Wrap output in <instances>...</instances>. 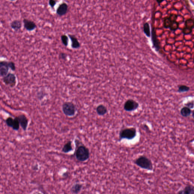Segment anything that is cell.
<instances>
[{
    "label": "cell",
    "instance_id": "20",
    "mask_svg": "<svg viewBox=\"0 0 194 194\" xmlns=\"http://www.w3.org/2000/svg\"><path fill=\"white\" fill-rule=\"evenodd\" d=\"M73 147L72 146V142L70 141L65 144L62 149V151L64 153H67L73 151Z\"/></svg>",
    "mask_w": 194,
    "mask_h": 194
},
{
    "label": "cell",
    "instance_id": "30",
    "mask_svg": "<svg viewBox=\"0 0 194 194\" xmlns=\"http://www.w3.org/2000/svg\"><path fill=\"white\" fill-rule=\"evenodd\" d=\"M186 106L189 108L190 109H193L194 107V103L193 102H188L185 104Z\"/></svg>",
    "mask_w": 194,
    "mask_h": 194
},
{
    "label": "cell",
    "instance_id": "1",
    "mask_svg": "<svg viewBox=\"0 0 194 194\" xmlns=\"http://www.w3.org/2000/svg\"><path fill=\"white\" fill-rule=\"evenodd\" d=\"M134 163L138 167L148 171L153 170V164L151 161L144 156H140L133 161Z\"/></svg>",
    "mask_w": 194,
    "mask_h": 194
},
{
    "label": "cell",
    "instance_id": "26",
    "mask_svg": "<svg viewBox=\"0 0 194 194\" xmlns=\"http://www.w3.org/2000/svg\"><path fill=\"white\" fill-rule=\"evenodd\" d=\"M178 26L179 24L178 22H176V21H175L171 25L170 28L172 31H176V30H177L178 29Z\"/></svg>",
    "mask_w": 194,
    "mask_h": 194
},
{
    "label": "cell",
    "instance_id": "4",
    "mask_svg": "<svg viewBox=\"0 0 194 194\" xmlns=\"http://www.w3.org/2000/svg\"><path fill=\"white\" fill-rule=\"evenodd\" d=\"M62 110L64 114L68 117H73L76 112V107L72 102H66L62 105Z\"/></svg>",
    "mask_w": 194,
    "mask_h": 194
},
{
    "label": "cell",
    "instance_id": "24",
    "mask_svg": "<svg viewBox=\"0 0 194 194\" xmlns=\"http://www.w3.org/2000/svg\"><path fill=\"white\" fill-rule=\"evenodd\" d=\"M20 124L16 117L14 119L12 128L15 130H18L20 128Z\"/></svg>",
    "mask_w": 194,
    "mask_h": 194
},
{
    "label": "cell",
    "instance_id": "10",
    "mask_svg": "<svg viewBox=\"0 0 194 194\" xmlns=\"http://www.w3.org/2000/svg\"><path fill=\"white\" fill-rule=\"evenodd\" d=\"M68 10V6L65 2L60 5L56 10V14L59 16L66 15Z\"/></svg>",
    "mask_w": 194,
    "mask_h": 194
},
{
    "label": "cell",
    "instance_id": "3",
    "mask_svg": "<svg viewBox=\"0 0 194 194\" xmlns=\"http://www.w3.org/2000/svg\"><path fill=\"white\" fill-rule=\"evenodd\" d=\"M137 135V130L133 128H126L121 130L119 133V141L123 139L132 140Z\"/></svg>",
    "mask_w": 194,
    "mask_h": 194
},
{
    "label": "cell",
    "instance_id": "29",
    "mask_svg": "<svg viewBox=\"0 0 194 194\" xmlns=\"http://www.w3.org/2000/svg\"><path fill=\"white\" fill-rule=\"evenodd\" d=\"M67 57V55L65 53H60V55H59V58L61 60H66Z\"/></svg>",
    "mask_w": 194,
    "mask_h": 194
},
{
    "label": "cell",
    "instance_id": "11",
    "mask_svg": "<svg viewBox=\"0 0 194 194\" xmlns=\"http://www.w3.org/2000/svg\"><path fill=\"white\" fill-rule=\"evenodd\" d=\"M9 67L8 61H1L0 63V75L3 77L8 73Z\"/></svg>",
    "mask_w": 194,
    "mask_h": 194
},
{
    "label": "cell",
    "instance_id": "25",
    "mask_svg": "<svg viewBox=\"0 0 194 194\" xmlns=\"http://www.w3.org/2000/svg\"><path fill=\"white\" fill-rule=\"evenodd\" d=\"M14 121V119H13L12 117H8L6 119V124L8 127L12 128L13 125Z\"/></svg>",
    "mask_w": 194,
    "mask_h": 194
},
{
    "label": "cell",
    "instance_id": "13",
    "mask_svg": "<svg viewBox=\"0 0 194 194\" xmlns=\"http://www.w3.org/2000/svg\"><path fill=\"white\" fill-rule=\"evenodd\" d=\"M177 15H171L168 17H167L164 21V26L166 28H170L172 23L175 21H176L177 19Z\"/></svg>",
    "mask_w": 194,
    "mask_h": 194
},
{
    "label": "cell",
    "instance_id": "27",
    "mask_svg": "<svg viewBox=\"0 0 194 194\" xmlns=\"http://www.w3.org/2000/svg\"><path fill=\"white\" fill-rule=\"evenodd\" d=\"M57 1V0H49V5L53 9L54 8L55 5L56 4Z\"/></svg>",
    "mask_w": 194,
    "mask_h": 194
},
{
    "label": "cell",
    "instance_id": "12",
    "mask_svg": "<svg viewBox=\"0 0 194 194\" xmlns=\"http://www.w3.org/2000/svg\"><path fill=\"white\" fill-rule=\"evenodd\" d=\"M16 118L18 119L21 128L24 131H26L27 130L28 124V120L27 117L24 114H20L18 116L16 117Z\"/></svg>",
    "mask_w": 194,
    "mask_h": 194
},
{
    "label": "cell",
    "instance_id": "17",
    "mask_svg": "<svg viewBox=\"0 0 194 194\" xmlns=\"http://www.w3.org/2000/svg\"><path fill=\"white\" fill-rule=\"evenodd\" d=\"M96 111L98 115L100 116L105 115L107 113V109L105 105L103 104H100L97 106Z\"/></svg>",
    "mask_w": 194,
    "mask_h": 194
},
{
    "label": "cell",
    "instance_id": "31",
    "mask_svg": "<svg viewBox=\"0 0 194 194\" xmlns=\"http://www.w3.org/2000/svg\"><path fill=\"white\" fill-rule=\"evenodd\" d=\"M164 1V0H157V2H158V3H162V2Z\"/></svg>",
    "mask_w": 194,
    "mask_h": 194
},
{
    "label": "cell",
    "instance_id": "18",
    "mask_svg": "<svg viewBox=\"0 0 194 194\" xmlns=\"http://www.w3.org/2000/svg\"><path fill=\"white\" fill-rule=\"evenodd\" d=\"M83 186L81 184L77 183L72 186L70 189V192L72 193L78 194L81 191Z\"/></svg>",
    "mask_w": 194,
    "mask_h": 194
},
{
    "label": "cell",
    "instance_id": "22",
    "mask_svg": "<svg viewBox=\"0 0 194 194\" xmlns=\"http://www.w3.org/2000/svg\"><path fill=\"white\" fill-rule=\"evenodd\" d=\"M190 89L189 87L185 85H181L179 87L178 92L179 93L186 92L189 91Z\"/></svg>",
    "mask_w": 194,
    "mask_h": 194
},
{
    "label": "cell",
    "instance_id": "32",
    "mask_svg": "<svg viewBox=\"0 0 194 194\" xmlns=\"http://www.w3.org/2000/svg\"><path fill=\"white\" fill-rule=\"evenodd\" d=\"M192 117L193 118V119H194V110L193 111V112H192Z\"/></svg>",
    "mask_w": 194,
    "mask_h": 194
},
{
    "label": "cell",
    "instance_id": "6",
    "mask_svg": "<svg viewBox=\"0 0 194 194\" xmlns=\"http://www.w3.org/2000/svg\"><path fill=\"white\" fill-rule=\"evenodd\" d=\"M3 82L6 85L9 86L11 87H13L16 84V78L15 74L8 73L7 75L3 77Z\"/></svg>",
    "mask_w": 194,
    "mask_h": 194
},
{
    "label": "cell",
    "instance_id": "5",
    "mask_svg": "<svg viewBox=\"0 0 194 194\" xmlns=\"http://www.w3.org/2000/svg\"><path fill=\"white\" fill-rule=\"evenodd\" d=\"M139 107V103L133 99H128L125 102L124 105V109L126 111H134Z\"/></svg>",
    "mask_w": 194,
    "mask_h": 194
},
{
    "label": "cell",
    "instance_id": "14",
    "mask_svg": "<svg viewBox=\"0 0 194 194\" xmlns=\"http://www.w3.org/2000/svg\"><path fill=\"white\" fill-rule=\"evenodd\" d=\"M68 36L71 41V47L74 49H78L80 47V44L78 41V39L74 35L68 34Z\"/></svg>",
    "mask_w": 194,
    "mask_h": 194
},
{
    "label": "cell",
    "instance_id": "15",
    "mask_svg": "<svg viewBox=\"0 0 194 194\" xmlns=\"http://www.w3.org/2000/svg\"><path fill=\"white\" fill-rule=\"evenodd\" d=\"M177 193L179 194H194V187L191 185H187L183 189L180 190Z\"/></svg>",
    "mask_w": 194,
    "mask_h": 194
},
{
    "label": "cell",
    "instance_id": "21",
    "mask_svg": "<svg viewBox=\"0 0 194 194\" xmlns=\"http://www.w3.org/2000/svg\"><path fill=\"white\" fill-rule=\"evenodd\" d=\"M143 31L145 34L148 37H150L151 32L149 24L146 22L143 25Z\"/></svg>",
    "mask_w": 194,
    "mask_h": 194
},
{
    "label": "cell",
    "instance_id": "28",
    "mask_svg": "<svg viewBox=\"0 0 194 194\" xmlns=\"http://www.w3.org/2000/svg\"><path fill=\"white\" fill-rule=\"evenodd\" d=\"M8 66L13 71H15L16 70V66L15 63L12 61L8 62Z\"/></svg>",
    "mask_w": 194,
    "mask_h": 194
},
{
    "label": "cell",
    "instance_id": "8",
    "mask_svg": "<svg viewBox=\"0 0 194 194\" xmlns=\"http://www.w3.org/2000/svg\"><path fill=\"white\" fill-rule=\"evenodd\" d=\"M23 22L24 27L27 31H33L37 27L36 24L34 21L31 20L24 19Z\"/></svg>",
    "mask_w": 194,
    "mask_h": 194
},
{
    "label": "cell",
    "instance_id": "33",
    "mask_svg": "<svg viewBox=\"0 0 194 194\" xmlns=\"http://www.w3.org/2000/svg\"><path fill=\"white\" fill-rule=\"evenodd\" d=\"M9 1H16V0H9Z\"/></svg>",
    "mask_w": 194,
    "mask_h": 194
},
{
    "label": "cell",
    "instance_id": "23",
    "mask_svg": "<svg viewBox=\"0 0 194 194\" xmlns=\"http://www.w3.org/2000/svg\"><path fill=\"white\" fill-rule=\"evenodd\" d=\"M61 42L65 46H68L69 44V38L66 35H63L61 36Z\"/></svg>",
    "mask_w": 194,
    "mask_h": 194
},
{
    "label": "cell",
    "instance_id": "7",
    "mask_svg": "<svg viewBox=\"0 0 194 194\" xmlns=\"http://www.w3.org/2000/svg\"><path fill=\"white\" fill-rule=\"evenodd\" d=\"M151 36V40L153 47L156 51H159L161 49V45L159 40L157 38L156 31L154 28L152 29Z\"/></svg>",
    "mask_w": 194,
    "mask_h": 194
},
{
    "label": "cell",
    "instance_id": "2",
    "mask_svg": "<svg viewBox=\"0 0 194 194\" xmlns=\"http://www.w3.org/2000/svg\"><path fill=\"white\" fill-rule=\"evenodd\" d=\"M75 156L77 161L84 162L89 159L90 152L89 149L84 144H82L77 148Z\"/></svg>",
    "mask_w": 194,
    "mask_h": 194
},
{
    "label": "cell",
    "instance_id": "16",
    "mask_svg": "<svg viewBox=\"0 0 194 194\" xmlns=\"http://www.w3.org/2000/svg\"><path fill=\"white\" fill-rule=\"evenodd\" d=\"M10 26L13 29L17 31L22 27V23L20 20H16L12 21L10 24Z\"/></svg>",
    "mask_w": 194,
    "mask_h": 194
},
{
    "label": "cell",
    "instance_id": "19",
    "mask_svg": "<svg viewBox=\"0 0 194 194\" xmlns=\"http://www.w3.org/2000/svg\"><path fill=\"white\" fill-rule=\"evenodd\" d=\"M191 113L192 112L191 109L186 106L183 107L180 111L181 115L184 117H189L191 115Z\"/></svg>",
    "mask_w": 194,
    "mask_h": 194
},
{
    "label": "cell",
    "instance_id": "9",
    "mask_svg": "<svg viewBox=\"0 0 194 194\" xmlns=\"http://www.w3.org/2000/svg\"><path fill=\"white\" fill-rule=\"evenodd\" d=\"M194 26V21L191 19L186 20L185 23V27L183 30V32L186 35L191 33Z\"/></svg>",
    "mask_w": 194,
    "mask_h": 194
}]
</instances>
